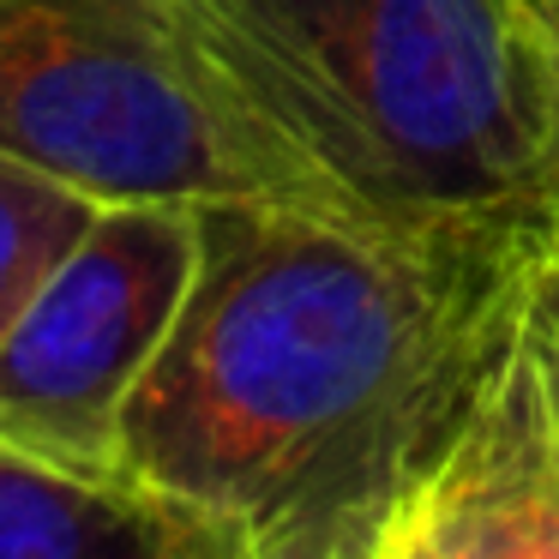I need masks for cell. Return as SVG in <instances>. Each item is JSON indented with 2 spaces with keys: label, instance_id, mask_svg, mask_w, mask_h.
Masks as SVG:
<instances>
[{
  "label": "cell",
  "instance_id": "1",
  "mask_svg": "<svg viewBox=\"0 0 559 559\" xmlns=\"http://www.w3.org/2000/svg\"><path fill=\"white\" fill-rule=\"evenodd\" d=\"M199 229L193 295L127 403L121 475L235 559H367L506 355L547 217L211 199Z\"/></svg>",
  "mask_w": 559,
  "mask_h": 559
},
{
  "label": "cell",
  "instance_id": "11",
  "mask_svg": "<svg viewBox=\"0 0 559 559\" xmlns=\"http://www.w3.org/2000/svg\"><path fill=\"white\" fill-rule=\"evenodd\" d=\"M542 217H547V235L559 241V163H554V175H547V193H542Z\"/></svg>",
  "mask_w": 559,
  "mask_h": 559
},
{
  "label": "cell",
  "instance_id": "10",
  "mask_svg": "<svg viewBox=\"0 0 559 559\" xmlns=\"http://www.w3.org/2000/svg\"><path fill=\"white\" fill-rule=\"evenodd\" d=\"M535 325H542V313H535ZM542 367H547V391H554V403H559V337L542 325Z\"/></svg>",
  "mask_w": 559,
  "mask_h": 559
},
{
  "label": "cell",
  "instance_id": "4",
  "mask_svg": "<svg viewBox=\"0 0 559 559\" xmlns=\"http://www.w3.org/2000/svg\"><path fill=\"white\" fill-rule=\"evenodd\" d=\"M187 199H103L91 229L0 325V445L121 475V421L199 277Z\"/></svg>",
  "mask_w": 559,
  "mask_h": 559
},
{
  "label": "cell",
  "instance_id": "6",
  "mask_svg": "<svg viewBox=\"0 0 559 559\" xmlns=\"http://www.w3.org/2000/svg\"><path fill=\"white\" fill-rule=\"evenodd\" d=\"M0 559H235L199 518L133 487L0 445Z\"/></svg>",
  "mask_w": 559,
  "mask_h": 559
},
{
  "label": "cell",
  "instance_id": "3",
  "mask_svg": "<svg viewBox=\"0 0 559 559\" xmlns=\"http://www.w3.org/2000/svg\"><path fill=\"white\" fill-rule=\"evenodd\" d=\"M0 151L91 199H313L205 73L175 0H0Z\"/></svg>",
  "mask_w": 559,
  "mask_h": 559
},
{
  "label": "cell",
  "instance_id": "8",
  "mask_svg": "<svg viewBox=\"0 0 559 559\" xmlns=\"http://www.w3.org/2000/svg\"><path fill=\"white\" fill-rule=\"evenodd\" d=\"M511 13H518L523 37H530L535 67H542L547 109H554V163H559V0H511Z\"/></svg>",
  "mask_w": 559,
  "mask_h": 559
},
{
  "label": "cell",
  "instance_id": "7",
  "mask_svg": "<svg viewBox=\"0 0 559 559\" xmlns=\"http://www.w3.org/2000/svg\"><path fill=\"white\" fill-rule=\"evenodd\" d=\"M97 205L103 199L55 181L13 151H0V325L55 271V259L91 229Z\"/></svg>",
  "mask_w": 559,
  "mask_h": 559
},
{
  "label": "cell",
  "instance_id": "5",
  "mask_svg": "<svg viewBox=\"0 0 559 559\" xmlns=\"http://www.w3.org/2000/svg\"><path fill=\"white\" fill-rule=\"evenodd\" d=\"M367 559H559V403L535 301L457 433L385 511Z\"/></svg>",
  "mask_w": 559,
  "mask_h": 559
},
{
  "label": "cell",
  "instance_id": "9",
  "mask_svg": "<svg viewBox=\"0 0 559 559\" xmlns=\"http://www.w3.org/2000/svg\"><path fill=\"white\" fill-rule=\"evenodd\" d=\"M530 301H535V313H542V325L559 337V241L554 235H547V253L530 277Z\"/></svg>",
  "mask_w": 559,
  "mask_h": 559
},
{
  "label": "cell",
  "instance_id": "2",
  "mask_svg": "<svg viewBox=\"0 0 559 559\" xmlns=\"http://www.w3.org/2000/svg\"><path fill=\"white\" fill-rule=\"evenodd\" d=\"M193 55L325 205L542 211L554 109L511 0H175Z\"/></svg>",
  "mask_w": 559,
  "mask_h": 559
}]
</instances>
